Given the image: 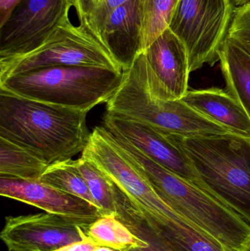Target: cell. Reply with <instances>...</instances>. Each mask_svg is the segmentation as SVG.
<instances>
[{"instance_id":"6da1fadb","label":"cell","mask_w":250,"mask_h":251,"mask_svg":"<svg viewBox=\"0 0 250 251\" xmlns=\"http://www.w3.org/2000/svg\"><path fill=\"white\" fill-rule=\"evenodd\" d=\"M88 113L0 88V137L29 151L48 165L83 152L91 135Z\"/></svg>"},{"instance_id":"7a4b0ae2","label":"cell","mask_w":250,"mask_h":251,"mask_svg":"<svg viewBox=\"0 0 250 251\" xmlns=\"http://www.w3.org/2000/svg\"><path fill=\"white\" fill-rule=\"evenodd\" d=\"M110 133L159 196L179 215L229 250H250V225L242 217L202 187L150 159L122 136Z\"/></svg>"},{"instance_id":"3957f363","label":"cell","mask_w":250,"mask_h":251,"mask_svg":"<svg viewBox=\"0 0 250 251\" xmlns=\"http://www.w3.org/2000/svg\"><path fill=\"white\" fill-rule=\"evenodd\" d=\"M161 133L192 162L199 176L198 186L250 225V137L233 132Z\"/></svg>"},{"instance_id":"277c9868","label":"cell","mask_w":250,"mask_h":251,"mask_svg":"<svg viewBox=\"0 0 250 251\" xmlns=\"http://www.w3.org/2000/svg\"><path fill=\"white\" fill-rule=\"evenodd\" d=\"M123 74L105 68L56 66L13 75L0 82V88L30 100L89 112L110 100Z\"/></svg>"},{"instance_id":"5b68a950","label":"cell","mask_w":250,"mask_h":251,"mask_svg":"<svg viewBox=\"0 0 250 251\" xmlns=\"http://www.w3.org/2000/svg\"><path fill=\"white\" fill-rule=\"evenodd\" d=\"M108 113L145 124L167 134L189 136L231 132L182 100L151 96L145 77V57L139 53L123 70L118 89L107 102Z\"/></svg>"},{"instance_id":"8992f818","label":"cell","mask_w":250,"mask_h":251,"mask_svg":"<svg viewBox=\"0 0 250 251\" xmlns=\"http://www.w3.org/2000/svg\"><path fill=\"white\" fill-rule=\"evenodd\" d=\"M56 66H88L123 72L126 66L101 42L70 19L37 50L0 60V82L19 74Z\"/></svg>"},{"instance_id":"52a82bcc","label":"cell","mask_w":250,"mask_h":251,"mask_svg":"<svg viewBox=\"0 0 250 251\" xmlns=\"http://www.w3.org/2000/svg\"><path fill=\"white\" fill-rule=\"evenodd\" d=\"M234 10L231 0H179L168 29L184 46L190 73L220 61Z\"/></svg>"},{"instance_id":"ba28073f","label":"cell","mask_w":250,"mask_h":251,"mask_svg":"<svg viewBox=\"0 0 250 251\" xmlns=\"http://www.w3.org/2000/svg\"><path fill=\"white\" fill-rule=\"evenodd\" d=\"M71 0H21L0 26V60L39 48L69 19Z\"/></svg>"},{"instance_id":"9c48e42d","label":"cell","mask_w":250,"mask_h":251,"mask_svg":"<svg viewBox=\"0 0 250 251\" xmlns=\"http://www.w3.org/2000/svg\"><path fill=\"white\" fill-rule=\"evenodd\" d=\"M91 224L55 214L6 217L0 237L8 251H56L91 240Z\"/></svg>"},{"instance_id":"30bf717a","label":"cell","mask_w":250,"mask_h":251,"mask_svg":"<svg viewBox=\"0 0 250 251\" xmlns=\"http://www.w3.org/2000/svg\"><path fill=\"white\" fill-rule=\"evenodd\" d=\"M142 52L151 96L167 101L182 100L188 91L190 71L187 53L180 39L166 29Z\"/></svg>"},{"instance_id":"8fae6325","label":"cell","mask_w":250,"mask_h":251,"mask_svg":"<svg viewBox=\"0 0 250 251\" xmlns=\"http://www.w3.org/2000/svg\"><path fill=\"white\" fill-rule=\"evenodd\" d=\"M103 125L130 142L141 152L170 172L198 185V173L187 156L159 130L135 121L107 113Z\"/></svg>"},{"instance_id":"7c38bea8","label":"cell","mask_w":250,"mask_h":251,"mask_svg":"<svg viewBox=\"0 0 250 251\" xmlns=\"http://www.w3.org/2000/svg\"><path fill=\"white\" fill-rule=\"evenodd\" d=\"M0 195L39 208L48 213L80 220L90 224L102 215L97 206L85 199L39 181L0 176Z\"/></svg>"},{"instance_id":"4fadbf2b","label":"cell","mask_w":250,"mask_h":251,"mask_svg":"<svg viewBox=\"0 0 250 251\" xmlns=\"http://www.w3.org/2000/svg\"><path fill=\"white\" fill-rule=\"evenodd\" d=\"M102 38L107 50L126 68L142 52V0H127L116 8Z\"/></svg>"},{"instance_id":"5bb4252c","label":"cell","mask_w":250,"mask_h":251,"mask_svg":"<svg viewBox=\"0 0 250 251\" xmlns=\"http://www.w3.org/2000/svg\"><path fill=\"white\" fill-rule=\"evenodd\" d=\"M182 101L231 132L250 137V119L240 103L218 88L188 91Z\"/></svg>"},{"instance_id":"9a60e30c","label":"cell","mask_w":250,"mask_h":251,"mask_svg":"<svg viewBox=\"0 0 250 251\" xmlns=\"http://www.w3.org/2000/svg\"><path fill=\"white\" fill-rule=\"evenodd\" d=\"M227 91L244 107L250 119V55L227 37L220 52Z\"/></svg>"},{"instance_id":"2e32d148","label":"cell","mask_w":250,"mask_h":251,"mask_svg":"<svg viewBox=\"0 0 250 251\" xmlns=\"http://www.w3.org/2000/svg\"><path fill=\"white\" fill-rule=\"evenodd\" d=\"M117 217L145 244L127 251H173L142 211L111 181Z\"/></svg>"},{"instance_id":"e0dca14e","label":"cell","mask_w":250,"mask_h":251,"mask_svg":"<svg viewBox=\"0 0 250 251\" xmlns=\"http://www.w3.org/2000/svg\"><path fill=\"white\" fill-rule=\"evenodd\" d=\"M149 221L173 251H231L188 221Z\"/></svg>"},{"instance_id":"ac0fdd59","label":"cell","mask_w":250,"mask_h":251,"mask_svg":"<svg viewBox=\"0 0 250 251\" xmlns=\"http://www.w3.org/2000/svg\"><path fill=\"white\" fill-rule=\"evenodd\" d=\"M48 166L32 152L0 137V176L38 181Z\"/></svg>"},{"instance_id":"d6986e66","label":"cell","mask_w":250,"mask_h":251,"mask_svg":"<svg viewBox=\"0 0 250 251\" xmlns=\"http://www.w3.org/2000/svg\"><path fill=\"white\" fill-rule=\"evenodd\" d=\"M87 234L98 246L115 251H127L145 244V240L135 235L117 214L101 215L90 225Z\"/></svg>"},{"instance_id":"ffe728a7","label":"cell","mask_w":250,"mask_h":251,"mask_svg":"<svg viewBox=\"0 0 250 251\" xmlns=\"http://www.w3.org/2000/svg\"><path fill=\"white\" fill-rule=\"evenodd\" d=\"M38 181L85 199L97 206L88 184L78 168L77 160L68 159L51 164Z\"/></svg>"},{"instance_id":"44dd1931","label":"cell","mask_w":250,"mask_h":251,"mask_svg":"<svg viewBox=\"0 0 250 251\" xmlns=\"http://www.w3.org/2000/svg\"><path fill=\"white\" fill-rule=\"evenodd\" d=\"M179 0H142V52L168 29Z\"/></svg>"},{"instance_id":"7402d4cb","label":"cell","mask_w":250,"mask_h":251,"mask_svg":"<svg viewBox=\"0 0 250 251\" xmlns=\"http://www.w3.org/2000/svg\"><path fill=\"white\" fill-rule=\"evenodd\" d=\"M126 1L127 0H71L77 14L79 25L104 47L102 35L106 23L114 10Z\"/></svg>"},{"instance_id":"603a6c76","label":"cell","mask_w":250,"mask_h":251,"mask_svg":"<svg viewBox=\"0 0 250 251\" xmlns=\"http://www.w3.org/2000/svg\"><path fill=\"white\" fill-rule=\"evenodd\" d=\"M78 168L102 215L116 214L113 187L107 176L90 159L81 156Z\"/></svg>"},{"instance_id":"cb8c5ba5","label":"cell","mask_w":250,"mask_h":251,"mask_svg":"<svg viewBox=\"0 0 250 251\" xmlns=\"http://www.w3.org/2000/svg\"><path fill=\"white\" fill-rule=\"evenodd\" d=\"M227 37L250 55V3L235 8Z\"/></svg>"},{"instance_id":"d4e9b609","label":"cell","mask_w":250,"mask_h":251,"mask_svg":"<svg viewBox=\"0 0 250 251\" xmlns=\"http://www.w3.org/2000/svg\"><path fill=\"white\" fill-rule=\"evenodd\" d=\"M21 0H0V26L4 25Z\"/></svg>"},{"instance_id":"484cf974","label":"cell","mask_w":250,"mask_h":251,"mask_svg":"<svg viewBox=\"0 0 250 251\" xmlns=\"http://www.w3.org/2000/svg\"><path fill=\"white\" fill-rule=\"evenodd\" d=\"M99 247L92 240H86L68 245L56 251H95Z\"/></svg>"},{"instance_id":"4316f807","label":"cell","mask_w":250,"mask_h":251,"mask_svg":"<svg viewBox=\"0 0 250 251\" xmlns=\"http://www.w3.org/2000/svg\"><path fill=\"white\" fill-rule=\"evenodd\" d=\"M231 1L235 8L236 7H242V6L245 5V4L250 3V0H231Z\"/></svg>"},{"instance_id":"83f0119b","label":"cell","mask_w":250,"mask_h":251,"mask_svg":"<svg viewBox=\"0 0 250 251\" xmlns=\"http://www.w3.org/2000/svg\"><path fill=\"white\" fill-rule=\"evenodd\" d=\"M95 251H115L113 250V249H109V248H106V247H101V246H100L98 249H97Z\"/></svg>"},{"instance_id":"f1b7e54d","label":"cell","mask_w":250,"mask_h":251,"mask_svg":"<svg viewBox=\"0 0 250 251\" xmlns=\"http://www.w3.org/2000/svg\"><path fill=\"white\" fill-rule=\"evenodd\" d=\"M250 251V250H249V251Z\"/></svg>"}]
</instances>
